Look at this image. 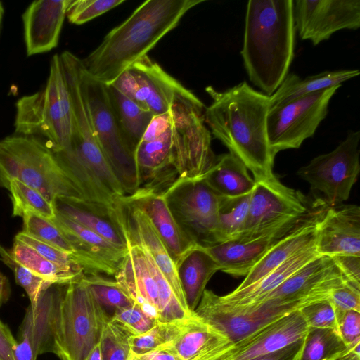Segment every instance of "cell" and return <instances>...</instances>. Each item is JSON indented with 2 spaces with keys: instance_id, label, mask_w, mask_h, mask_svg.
<instances>
[{
  "instance_id": "obj_1",
  "label": "cell",
  "mask_w": 360,
  "mask_h": 360,
  "mask_svg": "<svg viewBox=\"0 0 360 360\" xmlns=\"http://www.w3.org/2000/svg\"><path fill=\"white\" fill-rule=\"evenodd\" d=\"M205 91L212 100L204 112L211 134L252 173L255 181L272 176L275 156L266 126L270 96L245 81L223 91L211 86Z\"/></svg>"
},
{
  "instance_id": "obj_2",
  "label": "cell",
  "mask_w": 360,
  "mask_h": 360,
  "mask_svg": "<svg viewBox=\"0 0 360 360\" xmlns=\"http://www.w3.org/2000/svg\"><path fill=\"white\" fill-rule=\"evenodd\" d=\"M204 1H144L82 59L84 70L95 79L106 85L112 84L129 66L148 55L163 37L178 25L189 10Z\"/></svg>"
},
{
  "instance_id": "obj_3",
  "label": "cell",
  "mask_w": 360,
  "mask_h": 360,
  "mask_svg": "<svg viewBox=\"0 0 360 360\" xmlns=\"http://www.w3.org/2000/svg\"><path fill=\"white\" fill-rule=\"evenodd\" d=\"M292 0H250L240 51L250 82L270 96L288 73L294 57Z\"/></svg>"
},
{
  "instance_id": "obj_4",
  "label": "cell",
  "mask_w": 360,
  "mask_h": 360,
  "mask_svg": "<svg viewBox=\"0 0 360 360\" xmlns=\"http://www.w3.org/2000/svg\"><path fill=\"white\" fill-rule=\"evenodd\" d=\"M18 179L53 204L58 198L84 201L77 186L41 139L13 134L0 140V187Z\"/></svg>"
},
{
  "instance_id": "obj_5",
  "label": "cell",
  "mask_w": 360,
  "mask_h": 360,
  "mask_svg": "<svg viewBox=\"0 0 360 360\" xmlns=\"http://www.w3.org/2000/svg\"><path fill=\"white\" fill-rule=\"evenodd\" d=\"M81 277L57 285L51 317V353L61 360H84L99 342L105 322L110 319Z\"/></svg>"
},
{
  "instance_id": "obj_6",
  "label": "cell",
  "mask_w": 360,
  "mask_h": 360,
  "mask_svg": "<svg viewBox=\"0 0 360 360\" xmlns=\"http://www.w3.org/2000/svg\"><path fill=\"white\" fill-rule=\"evenodd\" d=\"M15 107V134L41 139L53 151L70 147L72 111L59 54L51 60L46 85L33 94L21 97Z\"/></svg>"
},
{
  "instance_id": "obj_7",
  "label": "cell",
  "mask_w": 360,
  "mask_h": 360,
  "mask_svg": "<svg viewBox=\"0 0 360 360\" xmlns=\"http://www.w3.org/2000/svg\"><path fill=\"white\" fill-rule=\"evenodd\" d=\"M205 110L203 103L188 89L177 94L171 105L169 112L178 178L202 179L215 162Z\"/></svg>"
},
{
  "instance_id": "obj_8",
  "label": "cell",
  "mask_w": 360,
  "mask_h": 360,
  "mask_svg": "<svg viewBox=\"0 0 360 360\" xmlns=\"http://www.w3.org/2000/svg\"><path fill=\"white\" fill-rule=\"evenodd\" d=\"M82 90L98 146L126 195L134 194L140 180L134 155L124 142L108 98L106 84L95 79L84 70H80Z\"/></svg>"
},
{
  "instance_id": "obj_9",
  "label": "cell",
  "mask_w": 360,
  "mask_h": 360,
  "mask_svg": "<svg viewBox=\"0 0 360 360\" xmlns=\"http://www.w3.org/2000/svg\"><path fill=\"white\" fill-rule=\"evenodd\" d=\"M184 234L202 247L216 244L219 196L204 181L177 178L163 193Z\"/></svg>"
},
{
  "instance_id": "obj_10",
  "label": "cell",
  "mask_w": 360,
  "mask_h": 360,
  "mask_svg": "<svg viewBox=\"0 0 360 360\" xmlns=\"http://www.w3.org/2000/svg\"><path fill=\"white\" fill-rule=\"evenodd\" d=\"M341 86L330 87L270 108L267 136L272 154L298 148L314 136L328 112L331 98Z\"/></svg>"
},
{
  "instance_id": "obj_11",
  "label": "cell",
  "mask_w": 360,
  "mask_h": 360,
  "mask_svg": "<svg viewBox=\"0 0 360 360\" xmlns=\"http://www.w3.org/2000/svg\"><path fill=\"white\" fill-rule=\"evenodd\" d=\"M360 131H351L333 150L314 158L297 175L329 207L348 199L360 171Z\"/></svg>"
},
{
  "instance_id": "obj_12",
  "label": "cell",
  "mask_w": 360,
  "mask_h": 360,
  "mask_svg": "<svg viewBox=\"0 0 360 360\" xmlns=\"http://www.w3.org/2000/svg\"><path fill=\"white\" fill-rule=\"evenodd\" d=\"M311 202L300 191L283 185L274 174L255 181L245 227L239 237L273 231L302 216Z\"/></svg>"
},
{
  "instance_id": "obj_13",
  "label": "cell",
  "mask_w": 360,
  "mask_h": 360,
  "mask_svg": "<svg viewBox=\"0 0 360 360\" xmlns=\"http://www.w3.org/2000/svg\"><path fill=\"white\" fill-rule=\"evenodd\" d=\"M134 157L140 180L137 191L163 193L179 177L169 112L153 117Z\"/></svg>"
},
{
  "instance_id": "obj_14",
  "label": "cell",
  "mask_w": 360,
  "mask_h": 360,
  "mask_svg": "<svg viewBox=\"0 0 360 360\" xmlns=\"http://www.w3.org/2000/svg\"><path fill=\"white\" fill-rule=\"evenodd\" d=\"M110 85L154 116L169 112L175 96L186 89L148 55L129 66Z\"/></svg>"
},
{
  "instance_id": "obj_15",
  "label": "cell",
  "mask_w": 360,
  "mask_h": 360,
  "mask_svg": "<svg viewBox=\"0 0 360 360\" xmlns=\"http://www.w3.org/2000/svg\"><path fill=\"white\" fill-rule=\"evenodd\" d=\"M300 309L267 302L230 305L221 302L218 295L205 290L194 312L224 333L235 343L256 330Z\"/></svg>"
},
{
  "instance_id": "obj_16",
  "label": "cell",
  "mask_w": 360,
  "mask_h": 360,
  "mask_svg": "<svg viewBox=\"0 0 360 360\" xmlns=\"http://www.w3.org/2000/svg\"><path fill=\"white\" fill-rule=\"evenodd\" d=\"M293 15L300 37L316 46L339 30L359 28L360 1L296 0Z\"/></svg>"
},
{
  "instance_id": "obj_17",
  "label": "cell",
  "mask_w": 360,
  "mask_h": 360,
  "mask_svg": "<svg viewBox=\"0 0 360 360\" xmlns=\"http://www.w3.org/2000/svg\"><path fill=\"white\" fill-rule=\"evenodd\" d=\"M51 220L72 247L73 257L84 273L115 276L128 252V248H120L113 245L56 211Z\"/></svg>"
},
{
  "instance_id": "obj_18",
  "label": "cell",
  "mask_w": 360,
  "mask_h": 360,
  "mask_svg": "<svg viewBox=\"0 0 360 360\" xmlns=\"http://www.w3.org/2000/svg\"><path fill=\"white\" fill-rule=\"evenodd\" d=\"M309 328L300 310H295L235 342L223 360H250L276 352L302 340Z\"/></svg>"
},
{
  "instance_id": "obj_19",
  "label": "cell",
  "mask_w": 360,
  "mask_h": 360,
  "mask_svg": "<svg viewBox=\"0 0 360 360\" xmlns=\"http://www.w3.org/2000/svg\"><path fill=\"white\" fill-rule=\"evenodd\" d=\"M307 212L273 231L250 238L238 237L205 248L218 264L219 270L233 276H245L271 248L297 225Z\"/></svg>"
},
{
  "instance_id": "obj_20",
  "label": "cell",
  "mask_w": 360,
  "mask_h": 360,
  "mask_svg": "<svg viewBox=\"0 0 360 360\" xmlns=\"http://www.w3.org/2000/svg\"><path fill=\"white\" fill-rule=\"evenodd\" d=\"M315 245L320 256H360L359 206L328 207L319 226Z\"/></svg>"
},
{
  "instance_id": "obj_21",
  "label": "cell",
  "mask_w": 360,
  "mask_h": 360,
  "mask_svg": "<svg viewBox=\"0 0 360 360\" xmlns=\"http://www.w3.org/2000/svg\"><path fill=\"white\" fill-rule=\"evenodd\" d=\"M168 345L181 360H223L234 342L193 311L177 321L176 333Z\"/></svg>"
},
{
  "instance_id": "obj_22",
  "label": "cell",
  "mask_w": 360,
  "mask_h": 360,
  "mask_svg": "<svg viewBox=\"0 0 360 360\" xmlns=\"http://www.w3.org/2000/svg\"><path fill=\"white\" fill-rule=\"evenodd\" d=\"M128 252L115 280L146 315L159 321V290L146 255L136 243L127 241Z\"/></svg>"
},
{
  "instance_id": "obj_23",
  "label": "cell",
  "mask_w": 360,
  "mask_h": 360,
  "mask_svg": "<svg viewBox=\"0 0 360 360\" xmlns=\"http://www.w3.org/2000/svg\"><path fill=\"white\" fill-rule=\"evenodd\" d=\"M70 0L33 1L22 15L27 55L48 52L58 46Z\"/></svg>"
},
{
  "instance_id": "obj_24",
  "label": "cell",
  "mask_w": 360,
  "mask_h": 360,
  "mask_svg": "<svg viewBox=\"0 0 360 360\" xmlns=\"http://www.w3.org/2000/svg\"><path fill=\"white\" fill-rule=\"evenodd\" d=\"M57 285L43 291L35 307L26 308L16 340L15 360H37L39 355L51 352V317Z\"/></svg>"
},
{
  "instance_id": "obj_25",
  "label": "cell",
  "mask_w": 360,
  "mask_h": 360,
  "mask_svg": "<svg viewBox=\"0 0 360 360\" xmlns=\"http://www.w3.org/2000/svg\"><path fill=\"white\" fill-rule=\"evenodd\" d=\"M123 198L137 205L147 214L175 265L190 250L198 245L181 229L162 193L136 192Z\"/></svg>"
},
{
  "instance_id": "obj_26",
  "label": "cell",
  "mask_w": 360,
  "mask_h": 360,
  "mask_svg": "<svg viewBox=\"0 0 360 360\" xmlns=\"http://www.w3.org/2000/svg\"><path fill=\"white\" fill-rule=\"evenodd\" d=\"M55 210L89 229L113 245L127 249V240L119 224L118 202L114 207L91 205L85 201L58 198Z\"/></svg>"
},
{
  "instance_id": "obj_27",
  "label": "cell",
  "mask_w": 360,
  "mask_h": 360,
  "mask_svg": "<svg viewBox=\"0 0 360 360\" xmlns=\"http://www.w3.org/2000/svg\"><path fill=\"white\" fill-rule=\"evenodd\" d=\"M175 266L188 307L194 311L208 281L219 266L206 248L199 245L190 250Z\"/></svg>"
},
{
  "instance_id": "obj_28",
  "label": "cell",
  "mask_w": 360,
  "mask_h": 360,
  "mask_svg": "<svg viewBox=\"0 0 360 360\" xmlns=\"http://www.w3.org/2000/svg\"><path fill=\"white\" fill-rule=\"evenodd\" d=\"M319 256L316 245L311 246L291 257L257 283L240 290H234L225 295H218V297L223 303L230 305L254 303Z\"/></svg>"
},
{
  "instance_id": "obj_29",
  "label": "cell",
  "mask_w": 360,
  "mask_h": 360,
  "mask_svg": "<svg viewBox=\"0 0 360 360\" xmlns=\"http://www.w3.org/2000/svg\"><path fill=\"white\" fill-rule=\"evenodd\" d=\"M203 179L219 196L224 198L245 195L251 193L255 186L246 167L229 153L217 156Z\"/></svg>"
},
{
  "instance_id": "obj_30",
  "label": "cell",
  "mask_w": 360,
  "mask_h": 360,
  "mask_svg": "<svg viewBox=\"0 0 360 360\" xmlns=\"http://www.w3.org/2000/svg\"><path fill=\"white\" fill-rule=\"evenodd\" d=\"M106 88L122 139L134 155L155 116L125 96L113 86L106 85Z\"/></svg>"
},
{
  "instance_id": "obj_31",
  "label": "cell",
  "mask_w": 360,
  "mask_h": 360,
  "mask_svg": "<svg viewBox=\"0 0 360 360\" xmlns=\"http://www.w3.org/2000/svg\"><path fill=\"white\" fill-rule=\"evenodd\" d=\"M359 75V70L324 71L304 78L295 73H288L278 88L270 96L271 107L330 87L341 86L344 82Z\"/></svg>"
},
{
  "instance_id": "obj_32",
  "label": "cell",
  "mask_w": 360,
  "mask_h": 360,
  "mask_svg": "<svg viewBox=\"0 0 360 360\" xmlns=\"http://www.w3.org/2000/svg\"><path fill=\"white\" fill-rule=\"evenodd\" d=\"M11 252L14 259L37 276L58 285L78 280L83 274L66 270L50 262L29 245L14 240Z\"/></svg>"
},
{
  "instance_id": "obj_33",
  "label": "cell",
  "mask_w": 360,
  "mask_h": 360,
  "mask_svg": "<svg viewBox=\"0 0 360 360\" xmlns=\"http://www.w3.org/2000/svg\"><path fill=\"white\" fill-rule=\"evenodd\" d=\"M251 193L236 198L220 196L216 244L236 239L241 235L248 214Z\"/></svg>"
},
{
  "instance_id": "obj_34",
  "label": "cell",
  "mask_w": 360,
  "mask_h": 360,
  "mask_svg": "<svg viewBox=\"0 0 360 360\" xmlns=\"http://www.w3.org/2000/svg\"><path fill=\"white\" fill-rule=\"evenodd\" d=\"M81 279L110 319L117 310L134 304L115 278L112 279L98 273H84Z\"/></svg>"
},
{
  "instance_id": "obj_35",
  "label": "cell",
  "mask_w": 360,
  "mask_h": 360,
  "mask_svg": "<svg viewBox=\"0 0 360 360\" xmlns=\"http://www.w3.org/2000/svg\"><path fill=\"white\" fill-rule=\"evenodd\" d=\"M349 350L336 330L309 328L299 360H332Z\"/></svg>"
},
{
  "instance_id": "obj_36",
  "label": "cell",
  "mask_w": 360,
  "mask_h": 360,
  "mask_svg": "<svg viewBox=\"0 0 360 360\" xmlns=\"http://www.w3.org/2000/svg\"><path fill=\"white\" fill-rule=\"evenodd\" d=\"M7 190L13 205V217H22L27 212L49 219L55 217L53 204L39 191L15 179L8 182Z\"/></svg>"
},
{
  "instance_id": "obj_37",
  "label": "cell",
  "mask_w": 360,
  "mask_h": 360,
  "mask_svg": "<svg viewBox=\"0 0 360 360\" xmlns=\"http://www.w3.org/2000/svg\"><path fill=\"white\" fill-rule=\"evenodd\" d=\"M22 218V232L73 256L72 247L51 219L30 212Z\"/></svg>"
},
{
  "instance_id": "obj_38",
  "label": "cell",
  "mask_w": 360,
  "mask_h": 360,
  "mask_svg": "<svg viewBox=\"0 0 360 360\" xmlns=\"http://www.w3.org/2000/svg\"><path fill=\"white\" fill-rule=\"evenodd\" d=\"M0 259L13 271L16 283L25 290L30 299V305L35 307L41 292L53 283L37 276L18 262L13 257L11 250L1 245H0Z\"/></svg>"
},
{
  "instance_id": "obj_39",
  "label": "cell",
  "mask_w": 360,
  "mask_h": 360,
  "mask_svg": "<svg viewBox=\"0 0 360 360\" xmlns=\"http://www.w3.org/2000/svg\"><path fill=\"white\" fill-rule=\"evenodd\" d=\"M176 330L177 321L158 322L149 330L129 338L130 351L136 355H141L161 346L168 345L174 340Z\"/></svg>"
},
{
  "instance_id": "obj_40",
  "label": "cell",
  "mask_w": 360,
  "mask_h": 360,
  "mask_svg": "<svg viewBox=\"0 0 360 360\" xmlns=\"http://www.w3.org/2000/svg\"><path fill=\"white\" fill-rule=\"evenodd\" d=\"M130 336L108 319L103 327L100 345L102 360H127L130 354Z\"/></svg>"
},
{
  "instance_id": "obj_41",
  "label": "cell",
  "mask_w": 360,
  "mask_h": 360,
  "mask_svg": "<svg viewBox=\"0 0 360 360\" xmlns=\"http://www.w3.org/2000/svg\"><path fill=\"white\" fill-rule=\"evenodd\" d=\"M124 1V0H70L66 10V17L72 24L82 25Z\"/></svg>"
},
{
  "instance_id": "obj_42",
  "label": "cell",
  "mask_w": 360,
  "mask_h": 360,
  "mask_svg": "<svg viewBox=\"0 0 360 360\" xmlns=\"http://www.w3.org/2000/svg\"><path fill=\"white\" fill-rule=\"evenodd\" d=\"M14 240L29 245L50 262L66 270L78 274L84 273V271L77 264L72 255L53 245L44 243L22 231L16 234Z\"/></svg>"
},
{
  "instance_id": "obj_43",
  "label": "cell",
  "mask_w": 360,
  "mask_h": 360,
  "mask_svg": "<svg viewBox=\"0 0 360 360\" xmlns=\"http://www.w3.org/2000/svg\"><path fill=\"white\" fill-rule=\"evenodd\" d=\"M110 321L129 336L142 334L159 322L146 315L135 304L117 310Z\"/></svg>"
},
{
  "instance_id": "obj_44",
  "label": "cell",
  "mask_w": 360,
  "mask_h": 360,
  "mask_svg": "<svg viewBox=\"0 0 360 360\" xmlns=\"http://www.w3.org/2000/svg\"><path fill=\"white\" fill-rule=\"evenodd\" d=\"M329 299L309 304L300 309L309 328H330L338 332L335 309Z\"/></svg>"
},
{
  "instance_id": "obj_45",
  "label": "cell",
  "mask_w": 360,
  "mask_h": 360,
  "mask_svg": "<svg viewBox=\"0 0 360 360\" xmlns=\"http://www.w3.org/2000/svg\"><path fill=\"white\" fill-rule=\"evenodd\" d=\"M338 332L347 347L360 349V312L335 311Z\"/></svg>"
},
{
  "instance_id": "obj_46",
  "label": "cell",
  "mask_w": 360,
  "mask_h": 360,
  "mask_svg": "<svg viewBox=\"0 0 360 360\" xmlns=\"http://www.w3.org/2000/svg\"><path fill=\"white\" fill-rule=\"evenodd\" d=\"M329 300L335 311L360 312V284L347 280L333 290Z\"/></svg>"
},
{
  "instance_id": "obj_47",
  "label": "cell",
  "mask_w": 360,
  "mask_h": 360,
  "mask_svg": "<svg viewBox=\"0 0 360 360\" xmlns=\"http://www.w3.org/2000/svg\"><path fill=\"white\" fill-rule=\"evenodd\" d=\"M332 259L348 281L360 284V256H338Z\"/></svg>"
},
{
  "instance_id": "obj_48",
  "label": "cell",
  "mask_w": 360,
  "mask_h": 360,
  "mask_svg": "<svg viewBox=\"0 0 360 360\" xmlns=\"http://www.w3.org/2000/svg\"><path fill=\"white\" fill-rule=\"evenodd\" d=\"M17 341L9 328L0 321V360H15Z\"/></svg>"
},
{
  "instance_id": "obj_49",
  "label": "cell",
  "mask_w": 360,
  "mask_h": 360,
  "mask_svg": "<svg viewBox=\"0 0 360 360\" xmlns=\"http://www.w3.org/2000/svg\"><path fill=\"white\" fill-rule=\"evenodd\" d=\"M304 338L279 351L250 360H299L302 350Z\"/></svg>"
},
{
  "instance_id": "obj_50",
  "label": "cell",
  "mask_w": 360,
  "mask_h": 360,
  "mask_svg": "<svg viewBox=\"0 0 360 360\" xmlns=\"http://www.w3.org/2000/svg\"><path fill=\"white\" fill-rule=\"evenodd\" d=\"M136 356L139 360H181L169 345L161 346L147 353Z\"/></svg>"
},
{
  "instance_id": "obj_51",
  "label": "cell",
  "mask_w": 360,
  "mask_h": 360,
  "mask_svg": "<svg viewBox=\"0 0 360 360\" xmlns=\"http://www.w3.org/2000/svg\"><path fill=\"white\" fill-rule=\"evenodd\" d=\"M11 292V287L7 277L0 271V307L9 300Z\"/></svg>"
},
{
  "instance_id": "obj_52",
  "label": "cell",
  "mask_w": 360,
  "mask_h": 360,
  "mask_svg": "<svg viewBox=\"0 0 360 360\" xmlns=\"http://www.w3.org/2000/svg\"><path fill=\"white\" fill-rule=\"evenodd\" d=\"M84 360H102L100 342L94 347Z\"/></svg>"
},
{
  "instance_id": "obj_53",
  "label": "cell",
  "mask_w": 360,
  "mask_h": 360,
  "mask_svg": "<svg viewBox=\"0 0 360 360\" xmlns=\"http://www.w3.org/2000/svg\"><path fill=\"white\" fill-rule=\"evenodd\" d=\"M332 360H360V352L352 349L345 354Z\"/></svg>"
},
{
  "instance_id": "obj_54",
  "label": "cell",
  "mask_w": 360,
  "mask_h": 360,
  "mask_svg": "<svg viewBox=\"0 0 360 360\" xmlns=\"http://www.w3.org/2000/svg\"><path fill=\"white\" fill-rule=\"evenodd\" d=\"M4 13V9L2 3L0 1V29H1V23H2Z\"/></svg>"
},
{
  "instance_id": "obj_55",
  "label": "cell",
  "mask_w": 360,
  "mask_h": 360,
  "mask_svg": "<svg viewBox=\"0 0 360 360\" xmlns=\"http://www.w3.org/2000/svg\"><path fill=\"white\" fill-rule=\"evenodd\" d=\"M127 360H139V359L136 355H135L130 351V354L129 355Z\"/></svg>"
}]
</instances>
